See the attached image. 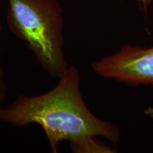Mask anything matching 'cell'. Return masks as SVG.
<instances>
[{"instance_id":"obj_1","label":"cell","mask_w":153,"mask_h":153,"mask_svg":"<svg viewBox=\"0 0 153 153\" xmlns=\"http://www.w3.org/2000/svg\"><path fill=\"white\" fill-rule=\"evenodd\" d=\"M52 89L37 96L19 94L9 106L0 108V121L14 128L38 124L42 128L52 153L63 141L70 145L102 137L114 144L120 131L111 122L94 115L80 90L77 68L69 65Z\"/></svg>"},{"instance_id":"obj_2","label":"cell","mask_w":153,"mask_h":153,"mask_svg":"<svg viewBox=\"0 0 153 153\" xmlns=\"http://www.w3.org/2000/svg\"><path fill=\"white\" fill-rule=\"evenodd\" d=\"M7 24L27 44L42 69L59 79L68 68L64 52L63 10L57 0H7Z\"/></svg>"},{"instance_id":"obj_3","label":"cell","mask_w":153,"mask_h":153,"mask_svg":"<svg viewBox=\"0 0 153 153\" xmlns=\"http://www.w3.org/2000/svg\"><path fill=\"white\" fill-rule=\"evenodd\" d=\"M91 68L101 77L128 85H148L153 88V46L126 44L114 54L94 62Z\"/></svg>"},{"instance_id":"obj_4","label":"cell","mask_w":153,"mask_h":153,"mask_svg":"<svg viewBox=\"0 0 153 153\" xmlns=\"http://www.w3.org/2000/svg\"><path fill=\"white\" fill-rule=\"evenodd\" d=\"M70 149L73 152L77 153H111L114 152L112 149L109 147L101 143L95 138H92L78 144L70 145Z\"/></svg>"},{"instance_id":"obj_5","label":"cell","mask_w":153,"mask_h":153,"mask_svg":"<svg viewBox=\"0 0 153 153\" xmlns=\"http://www.w3.org/2000/svg\"><path fill=\"white\" fill-rule=\"evenodd\" d=\"M7 87L5 81L4 71L1 60V47H0V108L7 98Z\"/></svg>"},{"instance_id":"obj_6","label":"cell","mask_w":153,"mask_h":153,"mask_svg":"<svg viewBox=\"0 0 153 153\" xmlns=\"http://www.w3.org/2000/svg\"><path fill=\"white\" fill-rule=\"evenodd\" d=\"M137 1H138V2L142 5L143 8L146 10V9H148V7H149V5L150 4L152 0H137Z\"/></svg>"},{"instance_id":"obj_7","label":"cell","mask_w":153,"mask_h":153,"mask_svg":"<svg viewBox=\"0 0 153 153\" xmlns=\"http://www.w3.org/2000/svg\"><path fill=\"white\" fill-rule=\"evenodd\" d=\"M145 114H146V115H148V116L153 118V107H150V108H147L145 110Z\"/></svg>"},{"instance_id":"obj_8","label":"cell","mask_w":153,"mask_h":153,"mask_svg":"<svg viewBox=\"0 0 153 153\" xmlns=\"http://www.w3.org/2000/svg\"><path fill=\"white\" fill-rule=\"evenodd\" d=\"M1 30H2V26H1V24H0V33L1 32Z\"/></svg>"}]
</instances>
